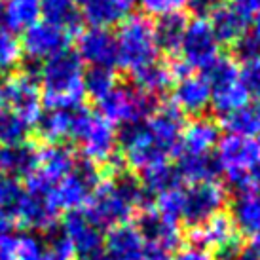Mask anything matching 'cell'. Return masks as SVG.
Listing matches in <instances>:
<instances>
[{"instance_id":"34","label":"cell","mask_w":260,"mask_h":260,"mask_svg":"<svg viewBox=\"0 0 260 260\" xmlns=\"http://www.w3.org/2000/svg\"><path fill=\"white\" fill-rule=\"evenodd\" d=\"M222 127L228 135L253 137L260 129V103H245L243 107L222 116Z\"/></svg>"},{"instance_id":"32","label":"cell","mask_w":260,"mask_h":260,"mask_svg":"<svg viewBox=\"0 0 260 260\" xmlns=\"http://www.w3.org/2000/svg\"><path fill=\"white\" fill-rule=\"evenodd\" d=\"M139 181H141L148 198H158V196L166 194L169 190L182 186L181 177L177 173V167L171 166L169 161H161V164L143 169Z\"/></svg>"},{"instance_id":"51","label":"cell","mask_w":260,"mask_h":260,"mask_svg":"<svg viewBox=\"0 0 260 260\" xmlns=\"http://www.w3.org/2000/svg\"><path fill=\"white\" fill-rule=\"evenodd\" d=\"M14 224H15V220H14V217H12V213H10V211L0 209V236L12 234Z\"/></svg>"},{"instance_id":"7","label":"cell","mask_w":260,"mask_h":260,"mask_svg":"<svg viewBox=\"0 0 260 260\" xmlns=\"http://www.w3.org/2000/svg\"><path fill=\"white\" fill-rule=\"evenodd\" d=\"M99 114L109 120L112 125H129V123L145 122L146 118L158 109L156 97L137 89L135 86H118L97 101Z\"/></svg>"},{"instance_id":"5","label":"cell","mask_w":260,"mask_h":260,"mask_svg":"<svg viewBox=\"0 0 260 260\" xmlns=\"http://www.w3.org/2000/svg\"><path fill=\"white\" fill-rule=\"evenodd\" d=\"M116 37L118 65L133 73L139 67L158 57V46L154 37V23L146 15H129L120 23Z\"/></svg>"},{"instance_id":"14","label":"cell","mask_w":260,"mask_h":260,"mask_svg":"<svg viewBox=\"0 0 260 260\" xmlns=\"http://www.w3.org/2000/svg\"><path fill=\"white\" fill-rule=\"evenodd\" d=\"M76 55L91 69H114L118 65L116 37L105 27H89L82 30L76 40Z\"/></svg>"},{"instance_id":"26","label":"cell","mask_w":260,"mask_h":260,"mask_svg":"<svg viewBox=\"0 0 260 260\" xmlns=\"http://www.w3.org/2000/svg\"><path fill=\"white\" fill-rule=\"evenodd\" d=\"M131 76H133V86L145 93L152 95V97H158L166 89H169L175 78L173 67L166 65L158 59L139 67L137 71L131 73Z\"/></svg>"},{"instance_id":"42","label":"cell","mask_w":260,"mask_h":260,"mask_svg":"<svg viewBox=\"0 0 260 260\" xmlns=\"http://www.w3.org/2000/svg\"><path fill=\"white\" fill-rule=\"evenodd\" d=\"M188 0H135L141 12L154 17H164L169 14H179L186 6Z\"/></svg>"},{"instance_id":"4","label":"cell","mask_w":260,"mask_h":260,"mask_svg":"<svg viewBox=\"0 0 260 260\" xmlns=\"http://www.w3.org/2000/svg\"><path fill=\"white\" fill-rule=\"evenodd\" d=\"M71 139L80 146L84 159L93 164H109L116 156L118 133L114 125L101 114L78 107L74 109V123Z\"/></svg>"},{"instance_id":"18","label":"cell","mask_w":260,"mask_h":260,"mask_svg":"<svg viewBox=\"0 0 260 260\" xmlns=\"http://www.w3.org/2000/svg\"><path fill=\"white\" fill-rule=\"evenodd\" d=\"M145 122L150 129L152 137L156 139V143L166 150L167 156L179 154L184 120H182V114L175 109L173 105L158 107Z\"/></svg>"},{"instance_id":"45","label":"cell","mask_w":260,"mask_h":260,"mask_svg":"<svg viewBox=\"0 0 260 260\" xmlns=\"http://www.w3.org/2000/svg\"><path fill=\"white\" fill-rule=\"evenodd\" d=\"M239 76H241V82L249 91V95L260 99V59L245 63L243 71H239Z\"/></svg>"},{"instance_id":"15","label":"cell","mask_w":260,"mask_h":260,"mask_svg":"<svg viewBox=\"0 0 260 260\" xmlns=\"http://www.w3.org/2000/svg\"><path fill=\"white\" fill-rule=\"evenodd\" d=\"M21 50L30 61H48L69 50V32L50 23L37 21L23 30Z\"/></svg>"},{"instance_id":"33","label":"cell","mask_w":260,"mask_h":260,"mask_svg":"<svg viewBox=\"0 0 260 260\" xmlns=\"http://www.w3.org/2000/svg\"><path fill=\"white\" fill-rule=\"evenodd\" d=\"M74 123L73 110H46L40 114L37 129L48 145H63L65 139H71Z\"/></svg>"},{"instance_id":"25","label":"cell","mask_w":260,"mask_h":260,"mask_svg":"<svg viewBox=\"0 0 260 260\" xmlns=\"http://www.w3.org/2000/svg\"><path fill=\"white\" fill-rule=\"evenodd\" d=\"M238 238L239 236L236 232V226L232 222L230 215H226V213H218L207 222H203L202 226H196L190 230V243L205 247L209 251L211 249L218 251L220 247L228 245L230 241Z\"/></svg>"},{"instance_id":"20","label":"cell","mask_w":260,"mask_h":260,"mask_svg":"<svg viewBox=\"0 0 260 260\" xmlns=\"http://www.w3.org/2000/svg\"><path fill=\"white\" fill-rule=\"evenodd\" d=\"M145 238L135 224L125 222L109 228L103 249L114 260H145Z\"/></svg>"},{"instance_id":"47","label":"cell","mask_w":260,"mask_h":260,"mask_svg":"<svg viewBox=\"0 0 260 260\" xmlns=\"http://www.w3.org/2000/svg\"><path fill=\"white\" fill-rule=\"evenodd\" d=\"M175 260H215L213 258V253L209 249L200 245H194V243H188L186 247H182L179 251V256Z\"/></svg>"},{"instance_id":"50","label":"cell","mask_w":260,"mask_h":260,"mask_svg":"<svg viewBox=\"0 0 260 260\" xmlns=\"http://www.w3.org/2000/svg\"><path fill=\"white\" fill-rule=\"evenodd\" d=\"M15 254V234L0 236V260H14Z\"/></svg>"},{"instance_id":"16","label":"cell","mask_w":260,"mask_h":260,"mask_svg":"<svg viewBox=\"0 0 260 260\" xmlns=\"http://www.w3.org/2000/svg\"><path fill=\"white\" fill-rule=\"evenodd\" d=\"M12 217L21 228L27 232H50L57 224V211L51 207L48 196L27 192L23 188V194L19 202L12 209Z\"/></svg>"},{"instance_id":"43","label":"cell","mask_w":260,"mask_h":260,"mask_svg":"<svg viewBox=\"0 0 260 260\" xmlns=\"http://www.w3.org/2000/svg\"><path fill=\"white\" fill-rule=\"evenodd\" d=\"M23 194L21 182L10 177V175L0 173V209L10 211L15 207V203L19 202V198Z\"/></svg>"},{"instance_id":"13","label":"cell","mask_w":260,"mask_h":260,"mask_svg":"<svg viewBox=\"0 0 260 260\" xmlns=\"http://www.w3.org/2000/svg\"><path fill=\"white\" fill-rule=\"evenodd\" d=\"M218 44L215 32L211 29L209 21L198 17L194 21H188L181 48V63L190 69H205L218 57Z\"/></svg>"},{"instance_id":"36","label":"cell","mask_w":260,"mask_h":260,"mask_svg":"<svg viewBox=\"0 0 260 260\" xmlns=\"http://www.w3.org/2000/svg\"><path fill=\"white\" fill-rule=\"evenodd\" d=\"M32 125L8 107L0 105V145L25 143L30 135Z\"/></svg>"},{"instance_id":"21","label":"cell","mask_w":260,"mask_h":260,"mask_svg":"<svg viewBox=\"0 0 260 260\" xmlns=\"http://www.w3.org/2000/svg\"><path fill=\"white\" fill-rule=\"evenodd\" d=\"M80 8V14L91 27L110 29L127 19L135 0H74Z\"/></svg>"},{"instance_id":"8","label":"cell","mask_w":260,"mask_h":260,"mask_svg":"<svg viewBox=\"0 0 260 260\" xmlns=\"http://www.w3.org/2000/svg\"><path fill=\"white\" fill-rule=\"evenodd\" d=\"M226 203H228V190L217 179L188 184L186 188H182L181 222L186 224L190 230L196 226H202L215 215L222 213Z\"/></svg>"},{"instance_id":"53","label":"cell","mask_w":260,"mask_h":260,"mask_svg":"<svg viewBox=\"0 0 260 260\" xmlns=\"http://www.w3.org/2000/svg\"><path fill=\"white\" fill-rule=\"evenodd\" d=\"M251 35L260 40V12H256L253 15V30H251Z\"/></svg>"},{"instance_id":"52","label":"cell","mask_w":260,"mask_h":260,"mask_svg":"<svg viewBox=\"0 0 260 260\" xmlns=\"http://www.w3.org/2000/svg\"><path fill=\"white\" fill-rule=\"evenodd\" d=\"M84 260H114L112 256H110L105 249H101V251H97V253H93V254H89V256H86Z\"/></svg>"},{"instance_id":"23","label":"cell","mask_w":260,"mask_h":260,"mask_svg":"<svg viewBox=\"0 0 260 260\" xmlns=\"http://www.w3.org/2000/svg\"><path fill=\"white\" fill-rule=\"evenodd\" d=\"M218 141H220L218 123L211 118L196 116L182 129L179 154H211V150L218 145Z\"/></svg>"},{"instance_id":"38","label":"cell","mask_w":260,"mask_h":260,"mask_svg":"<svg viewBox=\"0 0 260 260\" xmlns=\"http://www.w3.org/2000/svg\"><path fill=\"white\" fill-rule=\"evenodd\" d=\"M44 260H73L76 256L71 241L65 238L61 228L46 232L44 236Z\"/></svg>"},{"instance_id":"48","label":"cell","mask_w":260,"mask_h":260,"mask_svg":"<svg viewBox=\"0 0 260 260\" xmlns=\"http://www.w3.org/2000/svg\"><path fill=\"white\" fill-rule=\"evenodd\" d=\"M232 8H236L239 14L249 19L260 12V0H232Z\"/></svg>"},{"instance_id":"6","label":"cell","mask_w":260,"mask_h":260,"mask_svg":"<svg viewBox=\"0 0 260 260\" xmlns=\"http://www.w3.org/2000/svg\"><path fill=\"white\" fill-rule=\"evenodd\" d=\"M99 182H101V169L97 167V164L84 158L76 159L73 171L50 188L48 200L57 213L80 211L82 207H86L89 196Z\"/></svg>"},{"instance_id":"55","label":"cell","mask_w":260,"mask_h":260,"mask_svg":"<svg viewBox=\"0 0 260 260\" xmlns=\"http://www.w3.org/2000/svg\"><path fill=\"white\" fill-rule=\"evenodd\" d=\"M256 143L260 145V129H258V133H256Z\"/></svg>"},{"instance_id":"27","label":"cell","mask_w":260,"mask_h":260,"mask_svg":"<svg viewBox=\"0 0 260 260\" xmlns=\"http://www.w3.org/2000/svg\"><path fill=\"white\" fill-rule=\"evenodd\" d=\"M175 167L181 181L186 184L213 181L220 173L217 158L211 154H179V161Z\"/></svg>"},{"instance_id":"9","label":"cell","mask_w":260,"mask_h":260,"mask_svg":"<svg viewBox=\"0 0 260 260\" xmlns=\"http://www.w3.org/2000/svg\"><path fill=\"white\" fill-rule=\"evenodd\" d=\"M135 226L145 238V260H169V254L177 251L182 243L179 222L159 215L152 205L139 211Z\"/></svg>"},{"instance_id":"40","label":"cell","mask_w":260,"mask_h":260,"mask_svg":"<svg viewBox=\"0 0 260 260\" xmlns=\"http://www.w3.org/2000/svg\"><path fill=\"white\" fill-rule=\"evenodd\" d=\"M21 42L12 30L0 27V71H12L21 61Z\"/></svg>"},{"instance_id":"3","label":"cell","mask_w":260,"mask_h":260,"mask_svg":"<svg viewBox=\"0 0 260 260\" xmlns=\"http://www.w3.org/2000/svg\"><path fill=\"white\" fill-rule=\"evenodd\" d=\"M217 161L220 173L226 175L228 186L239 192L254 190L253 171L260 164V145L253 137L226 135L217 145Z\"/></svg>"},{"instance_id":"46","label":"cell","mask_w":260,"mask_h":260,"mask_svg":"<svg viewBox=\"0 0 260 260\" xmlns=\"http://www.w3.org/2000/svg\"><path fill=\"white\" fill-rule=\"evenodd\" d=\"M186 6L194 12L198 17H205L211 15L213 12H217L218 8L224 6V0H188Z\"/></svg>"},{"instance_id":"2","label":"cell","mask_w":260,"mask_h":260,"mask_svg":"<svg viewBox=\"0 0 260 260\" xmlns=\"http://www.w3.org/2000/svg\"><path fill=\"white\" fill-rule=\"evenodd\" d=\"M84 63L73 51H63L40 67V97L48 110H73L84 99Z\"/></svg>"},{"instance_id":"57","label":"cell","mask_w":260,"mask_h":260,"mask_svg":"<svg viewBox=\"0 0 260 260\" xmlns=\"http://www.w3.org/2000/svg\"><path fill=\"white\" fill-rule=\"evenodd\" d=\"M169 260H171V258H169Z\"/></svg>"},{"instance_id":"56","label":"cell","mask_w":260,"mask_h":260,"mask_svg":"<svg viewBox=\"0 0 260 260\" xmlns=\"http://www.w3.org/2000/svg\"><path fill=\"white\" fill-rule=\"evenodd\" d=\"M0 6H2V0H0Z\"/></svg>"},{"instance_id":"22","label":"cell","mask_w":260,"mask_h":260,"mask_svg":"<svg viewBox=\"0 0 260 260\" xmlns=\"http://www.w3.org/2000/svg\"><path fill=\"white\" fill-rule=\"evenodd\" d=\"M230 218L236 232L247 239H260V192H239L230 203Z\"/></svg>"},{"instance_id":"10","label":"cell","mask_w":260,"mask_h":260,"mask_svg":"<svg viewBox=\"0 0 260 260\" xmlns=\"http://www.w3.org/2000/svg\"><path fill=\"white\" fill-rule=\"evenodd\" d=\"M0 105L17 112L30 125H37L42 114V97L32 71L25 69L23 73L8 76L0 84Z\"/></svg>"},{"instance_id":"24","label":"cell","mask_w":260,"mask_h":260,"mask_svg":"<svg viewBox=\"0 0 260 260\" xmlns=\"http://www.w3.org/2000/svg\"><path fill=\"white\" fill-rule=\"evenodd\" d=\"M38 150L37 146L25 141L17 145H0V173L14 179H27L37 171Z\"/></svg>"},{"instance_id":"11","label":"cell","mask_w":260,"mask_h":260,"mask_svg":"<svg viewBox=\"0 0 260 260\" xmlns=\"http://www.w3.org/2000/svg\"><path fill=\"white\" fill-rule=\"evenodd\" d=\"M118 145L122 148V159L125 166H129L135 171H143L146 167L167 161L166 150L156 143L152 137L146 122L122 125V131L118 135Z\"/></svg>"},{"instance_id":"12","label":"cell","mask_w":260,"mask_h":260,"mask_svg":"<svg viewBox=\"0 0 260 260\" xmlns=\"http://www.w3.org/2000/svg\"><path fill=\"white\" fill-rule=\"evenodd\" d=\"M74 152L65 145H46L38 150L37 171L27 177L25 190L35 194L48 196L50 188L71 173L76 166Z\"/></svg>"},{"instance_id":"35","label":"cell","mask_w":260,"mask_h":260,"mask_svg":"<svg viewBox=\"0 0 260 260\" xmlns=\"http://www.w3.org/2000/svg\"><path fill=\"white\" fill-rule=\"evenodd\" d=\"M211 91V107L215 109V112L220 116L228 114L232 110L243 107L245 103H249V91L245 89L241 76L238 80H232L228 84H222L218 87H213Z\"/></svg>"},{"instance_id":"41","label":"cell","mask_w":260,"mask_h":260,"mask_svg":"<svg viewBox=\"0 0 260 260\" xmlns=\"http://www.w3.org/2000/svg\"><path fill=\"white\" fill-rule=\"evenodd\" d=\"M158 211L159 215H164L169 220L181 222V213H182V186L169 190L166 194L156 198V205H152Z\"/></svg>"},{"instance_id":"44","label":"cell","mask_w":260,"mask_h":260,"mask_svg":"<svg viewBox=\"0 0 260 260\" xmlns=\"http://www.w3.org/2000/svg\"><path fill=\"white\" fill-rule=\"evenodd\" d=\"M234 55H236V59L241 61L243 65L260 59V40L254 38L251 32H245L238 42L234 44Z\"/></svg>"},{"instance_id":"30","label":"cell","mask_w":260,"mask_h":260,"mask_svg":"<svg viewBox=\"0 0 260 260\" xmlns=\"http://www.w3.org/2000/svg\"><path fill=\"white\" fill-rule=\"evenodd\" d=\"M40 15L44 23H50L65 32L80 29L82 14L74 0H40Z\"/></svg>"},{"instance_id":"54","label":"cell","mask_w":260,"mask_h":260,"mask_svg":"<svg viewBox=\"0 0 260 260\" xmlns=\"http://www.w3.org/2000/svg\"><path fill=\"white\" fill-rule=\"evenodd\" d=\"M253 184H254V190H258L260 192V164L253 171Z\"/></svg>"},{"instance_id":"19","label":"cell","mask_w":260,"mask_h":260,"mask_svg":"<svg viewBox=\"0 0 260 260\" xmlns=\"http://www.w3.org/2000/svg\"><path fill=\"white\" fill-rule=\"evenodd\" d=\"M171 105L181 114H203L211 105V91L205 78L198 76V74L181 76L173 87Z\"/></svg>"},{"instance_id":"29","label":"cell","mask_w":260,"mask_h":260,"mask_svg":"<svg viewBox=\"0 0 260 260\" xmlns=\"http://www.w3.org/2000/svg\"><path fill=\"white\" fill-rule=\"evenodd\" d=\"M247 19L232 6H220L211 14V29L215 32L218 44H234L247 32Z\"/></svg>"},{"instance_id":"1","label":"cell","mask_w":260,"mask_h":260,"mask_svg":"<svg viewBox=\"0 0 260 260\" xmlns=\"http://www.w3.org/2000/svg\"><path fill=\"white\" fill-rule=\"evenodd\" d=\"M150 205V198L146 196L139 177L122 169L93 188L84 213L99 228L109 230L118 224L129 222L137 211Z\"/></svg>"},{"instance_id":"31","label":"cell","mask_w":260,"mask_h":260,"mask_svg":"<svg viewBox=\"0 0 260 260\" xmlns=\"http://www.w3.org/2000/svg\"><path fill=\"white\" fill-rule=\"evenodd\" d=\"M188 19L184 14H169L164 17H158V23L154 25V37H156V46L158 51L161 50L167 55L179 53L182 37L186 30Z\"/></svg>"},{"instance_id":"17","label":"cell","mask_w":260,"mask_h":260,"mask_svg":"<svg viewBox=\"0 0 260 260\" xmlns=\"http://www.w3.org/2000/svg\"><path fill=\"white\" fill-rule=\"evenodd\" d=\"M61 232L71 241L74 253L82 258L103 249V241H105L103 228H99L82 209L65 213L61 222Z\"/></svg>"},{"instance_id":"28","label":"cell","mask_w":260,"mask_h":260,"mask_svg":"<svg viewBox=\"0 0 260 260\" xmlns=\"http://www.w3.org/2000/svg\"><path fill=\"white\" fill-rule=\"evenodd\" d=\"M40 17V0H6L0 6V27L17 32L29 29Z\"/></svg>"},{"instance_id":"49","label":"cell","mask_w":260,"mask_h":260,"mask_svg":"<svg viewBox=\"0 0 260 260\" xmlns=\"http://www.w3.org/2000/svg\"><path fill=\"white\" fill-rule=\"evenodd\" d=\"M236 260H260V239H249V243L241 245Z\"/></svg>"},{"instance_id":"37","label":"cell","mask_w":260,"mask_h":260,"mask_svg":"<svg viewBox=\"0 0 260 260\" xmlns=\"http://www.w3.org/2000/svg\"><path fill=\"white\" fill-rule=\"evenodd\" d=\"M116 86V74L112 69H89L84 73V93L89 95L95 103L101 101Z\"/></svg>"},{"instance_id":"39","label":"cell","mask_w":260,"mask_h":260,"mask_svg":"<svg viewBox=\"0 0 260 260\" xmlns=\"http://www.w3.org/2000/svg\"><path fill=\"white\" fill-rule=\"evenodd\" d=\"M14 260H44V239L37 232H21L15 236Z\"/></svg>"}]
</instances>
